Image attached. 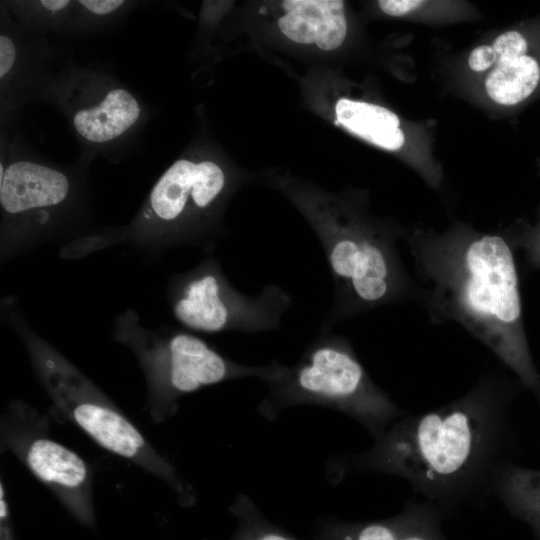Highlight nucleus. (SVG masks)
I'll list each match as a JSON object with an SVG mask.
<instances>
[{
	"label": "nucleus",
	"mask_w": 540,
	"mask_h": 540,
	"mask_svg": "<svg viewBox=\"0 0 540 540\" xmlns=\"http://www.w3.org/2000/svg\"><path fill=\"white\" fill-rule=\"evenodd\" d=\"M493 496L531 526L540 538V471L506 465L500 472Z\"/></svg>",
	"instance_id": "obj_16"
},
{
	"label": "nucleus",
	"mask_w": 540,
	"mask_h": 540,
	"mask_svg": "<svg viewBox=\"0 0 540 540\" xmlns=\"http://www.w3.org/2000/svg\"><path fill=\"white\" fill-rule=\"evenodd\" d=\"M0 115L2 126L39 94L53 71L46 35L26 30L1 2Z\"/></svg>",
	"instance_id": "obj_12"
},
{
	"label": "nucleus",
	"mask_w": 540,
	"mask_h": 540,
	"mask_svg": "<svg viewBox=\"0 0 540 540\" xmlns=\"http://www.w3.org/2000/svg\"><path fill=\"white\" fill-rule=\"evenodd\" d=\"M0 540H15L10 516L0 518Z\"/></svg>",
	"instance_id": "obj_24"
},
{
	"label": "nucleus",
	"mask_w": 540,
	"mask_h": 540,
	"mask_svg": "<svg viewBox=\"0 0 540 540\" xmlns=\"http://www.w3.org/2000/svg\"><path fill=\"white\" fill-rule=\"evenodd\" d=\"M52 162L19 136L2 132L0 253L5 262L30 248L74 232L90 216L88 167Z\"/></svg>",
	"instance_id": "obj_5"
},
{
	"label": "nucleus",
	"mask_w": 540,
	"mask_h": 540,
	"mask_svg": "<svg viewBox=\"0 0 540 540\" xmlns=\"http://www.w3.org/2000/svg\"><path fill=\"white\" fill-rule=\"evenodd\" d=\"M47 415L22 399L8 402L0 418L1 452L14 455L80 523L96 524L93 472L76 452L50 437Z\"/></svg>",
	"instance_id": "obj_11"
},
{
	"label": "nucleus",
	"mask_w": 540,
	"mask_h": 540,
	"mask_svg": "<svg viewBox=\"0 0 540 540\" xmlns=\"http://www.w3.org/2000/svg\"><path fill=\"white\" fill-rule=\"evenodd\" d=\"M112 336L138 361L146 382V409L155 424L175 416L188 394L240 378L267 382L282 366L277 360L259 366L236 362L186 329L147 328L133 309L114 319Z\"/></svg>",
	"instance_id": "obj_8"
},
{
	"label": "nucleus",
	"mask_w": 540,
	"mask_h": 540,
	"mask_svg": "<svg viewBox=\"0 0 540 540\" xmlns=\"http://www.w3.org/2000/svg\"><path fill=\"white\" fill-rule=\"evenodd\" d=\"M38 99L57 109L78 141L81 158L119 162L136 147L151 109L112 71L67 60L53 69Z\"/></svg>",
	"instance_id": "obj_9"
},
{
	"label": "nucleus",
	"mask_w": 540,
	"mask_h": 540,
	"mask_svg": "<svg viewBox=\"0 0 540 540\" xmlns=\"http://www.w3.org/2000/svg\"><path fill=\"white\" fill-rule=\"evenodd\" d=\"M496 52L491 45L476 46L468 56V65L474 72L481 73L492 69L496 63Z\"/></svg>",
	"instance_id": "obj_22"
},
{
	"label": "nucleus",
	"mask_w": 540,
	"mask_h": 540,
	"mask_svg": "<svg viewBox=\"0 0 540 540\" xmlns=\"http://www.w3.org/2000/svg\"><path fill=\"white\" fill-rule=\"evenodd\" d=\"M1 315L23 344L54 414L74 424L101 448L161 480L181 505L196 502L194 486L91 379L30 326L13 296L2 300Z\"/></svg>",
	"instance_id": "obj_3"
},
{
	"label": "nucleus",
	"mask_w": 540,
	"mask_h": 540,
	"mask_svg": "<svg viewBox=\"0 0 540 540\" xmlns=\"http://www.w3.org/2000/svg\"><path fill=\"white\" fill-rule=\"evenodd\" d=\"M257 410L269 421L299 405L336 410L362 425L375 440L404 411L369 376L350 341L319 331L292 365L282 364Z\"/></svg>",
	"instance_id": "obj_6"
},
{
	"label": "nucleus",
	"mask_w": 540,
	"mask_h": 540,
	"mask_svg": "<svg viewBox=\"0 0 540 540\" xmlns=\"http://www.w3.org/2000/svg\"><path fill=\"white\" fill-rule=\"evenodd\" d=\"M512 248L524 250L528 263L535 269H540V226L519 235L513 239H508Z\"/></svg>",
	"instance_id": "obj_21"
},
{
	"label": "nucleus",
	"mask_w": 540,
	"mask_h": 540,
	"mask_svg": "<svg viewBox=\"0 0 540 540\" xmlns=\"http://www.w3.org/2000/svg\"><path fill=\"white\" fill-rule=\"evenodd\" d=\"M124 0H78L77 34L112 28L135 6Z\"/></svg>",
	"instance_id": "obj_19"
},
{
	"label": "nucleus",
	"mask_w": 540,
	"mask_h": 540,
	"mask_svg": "<svg viewBox=\"0 0 540 540\" xmlns=\"http://www.w3.org/2000/svg\"><path fill=\"white\" fill-rule=\"evenodd\" d=\"M434 324L454 322L484 344L540 396L526 336L513 248L506 237L465 225L404 236Z\"/></svg>",
	"instance_id": "obj_2"
},
{
	"label": "nucleus",
	"mask_w": 540,
	"mask_h": 540,
	"mask_svg": "<svg viewBox=\"0 0 540 540\" xmlns=\"http://www.w3.org/2000/svg\"><path fill=\"white\" fill-rule=\"evenodd\" d=\"M167 298L174 319L184 329L207 334L275 330L293 305L291 294L277 284L264 286L256 295L240 292L212 256L172 276Z\"/></svg>",
	"instance_id": "obj_10"
},
{
	"label": "nucleus",
	"mask_w": 540,
	"mask_h": 540,
	"mask_svg": "<svg viewBox=\"0 0 540 540\" xmlns=\"http://www.w3.org/2000/svg\"><path fill=\"white\" fill-rule=\"evenodd\" d=\"M236 527L228 540H299L268 520L246 494H239L229 507Z\"/></svg>",
	"instance_id": "obj_18"
},
{
	"label": "nucleus",
	"mask_w": 540,
	"mask_h": 540,
	"mask_svg": "<svg viewBox=\"0 0 540 540\" xmlns=\"http://www.w3.org/2000/svg\"><path fill=\"white\" fill-rule=\"evenodd\" d=\"M510 388L496 372L433 410L394 421L371 448L335 455L326 464L332 483L356 473L400 477L446 516L479 506L509 464Z\"/></svg>",
	"instance_id": "obj_1"
},
{
	"label": "nucleus",
	"mask_w": 540,
	"mask_h": 540,
	"mask_svg": "<svg viewBox=\"0 0 540 540\" xmlns=\"http://www.w3.org/2000/svg\"><path fill=\"white\" fill-rule=\"evenodd\" d=\"M19 25L46 35L51 32L76 34L75 0H33L3 2Z\"/></svg>",
	"instance_id": "obj_17"
},
{
	"label": "nucleus",
	"mask_w": 540,
	"mask_h": 540,
	"mask_svg": "<svg viewBox=\"0 0 540 540\" xmlns=\"http://www.w3.org/2000/svg\"><path fill=\"white\" fill-rule=\"evenodd\" d=\"M335 112L337 123L375 146L395 151L405 144L399 117L383 106L342 98Z\"/></svg>",
	"instance_id": "obj_15"
},
{
	"label": "nucleus",
	"mask_w": 540,
	"mask_h": 540,
	"mask_svg": "<svg viewBox=\"0 0 540 540\" xmlns=\"http://www.w3.org/2000/svg\"><path fill=\"white\" fill-rule=\"evenodd\" d=\"M378 4L385 14L399 17L415 11L424 2L418 0H381Z\"/></svg>",
	"instance_id": "obj_23"
},
{
	"label": "nucleus",
	"mask_w": 540,
	"mask_h": 540,
	"mask_svg": "<svg viewBox=\"0 0 540 540\" xmlns=\"http://www.w3.org/2000/svg\"><path fill=\"white\" fill-rule=\"evenodd\" d=\"M278 26L286 37L295 42L311 44L317 41V25L300 13H286L278 20Z\"/></svg>",
	"instance_id": "obj_20"
},
{
	"label": "nucleus",
	"mask_w": 540,
	"mask_h": 540,
	"mask_svg": "<svg viewBox=\"0 0 540 540\" xmlns=\"http://www.w3.org/2000/svg\"><path fill=\"white\" fill-rule=\"evenodd\" d=\"M444 513L434 504L409 501L396 515L372 521L320 519L313 540H449L442 528Z\"/></svg>",
	"instance_id": "obj_13"
},
{
	"label": "nucleus",
	"mask_w": 540,
	"mask_h": 540,
	"mask_svg": "<svg viewBox=\"0 0 540 540\" xmlns=\"http://www.w3.org/2000/svg\"><path fill=\"white\" fill-rule=\"evenodd\" d=\"M315 229L333 280L332 305L319 331L340 321L414 298L418 288L403 264L400 230L367 221L357 214L315 218Z\"/></svg>",
	"instance_id": "obj_7"
},
{
	"label": "nucleus",
	"mask_w": 540,
	"mask_h": 540,
	"mask_svg": "<svg viewBox=\"0 0 540 540\" xmlns=\"http://www.w3.org/2000/svg\"><path fill=\"white\" fill-rule=\"evenodd\" d=\"M492 46L497 60L484 80L487 96L502 106H514L527 99L540 81V65L527 54L528 43L518 31L498 35Z\"/></svg>",
	"instance_id": "obj_14"
},
{
	"label": "nucleus",
	"mask_w": 540,
	"mask_h": 540,
	"mask_svg": "<svg viewBox=\"0 0 540 540\" xmlns=\"http://www.w3.org/2000/svg\"><path fill=\"white\" fill-rule=\"evenodd\" d=\"M227 189L220 164L181 157L156 180L128 224L77 237L64 247L63 255L78 258L119 243L148 255L183 245L210 252L216 245L217 208Z\"/></svg>",
	"instance_id": "obj_4"
}]
</instances>
